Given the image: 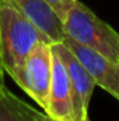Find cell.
Masks as SVG:
<instances>
[{"mask_svg": "<svg viewBox=\"0 0 119 121\" xmlns=\"http://www.w3.org/2000/svg\"><path fill=\"white\" fill-rule=\"evenodd\" d=\"M4 75H6V72H4V68H3V65L0 62V93L7 87L6 83H4Z\"/></svg>", "mask_w": 119, "mask_h": 121, "instance_id": "10", "label": "cell"}, {"mask_svg": "<svg viewBox=\"0 0 119 121\" xmlns=\"http://www.w3.org/2000/svg\"><path fill=\"white\" fill-rule=\"evenodd\" d=\"M51 45L52 51L59 56V59L63 62L67 70L70 94H71L73 121L88 120V106L94 87L97 86L95 80L63 41L53 42Z\"/></svg>", "mask_w": 119, "mask_h": 121, "instance_id": "4", "label": "cell"}, {"mask_svg": "<svg viewBox=\"0 0 119 121\" xmlns=\"http://www.w3.org/2000/svg\"><path fill=\"white\" fill-rule=\"evenodd\" d=\"M45 1L55 10V13L59 16V18L62 20L66 16V13L69 11V9L74 4L76 0H45Z\"/></svg>", "mask_w": 119, "mask_h": 121, "instance_id": "9", "label": "cell"}, {"mask_svg": "<svg viewBox=\"0 0 119 121\" xmlns=\"http://www.w3.org/2000/svg\"><path fill=\"white\" fill-rule=\"evenodd\" d=\"M63 42L83 63L95 80V85L119 100V62L109 59L95 49L88 48L66 35L63 37Z\"/></svg>", "mask_w": 119, "mask_h": 121, "instance_id": "5", "label": "cell"}, {"mask_svg": "<svg viewBox=\"0 0 119 121\" xmlns=\"http://www.w3.org/2000/svg\"><path fill=\"white\" fill-rule=\"evenodd\" d=\"M36 113L8 87L0 93V121H36Z\"/></svg>", "mask_w": 119, "mask_h": 121, "instance_id": "8", "label": "cell"}, {"mask_svg": "<svg viewBox=\"0 0 119 121\" xmlns=\"http://www.w3.org/2000/svg\"><path fill=\"white\" fill-rule=\"evenodd\" d=\"M36 121H56V120H53L52 117H49L46 113L38 111V113H36Z\"/></svg>", "mask_w": 119, "mask_h": 121, "instance_id": "11", "label": "cell"}, {"mask_svg": "<svg viewBox=\"0 0 119 121\" xmlns=\"http://www.w3.org/2000/svg\"><path fill=\"white\" fill-rule=\"evenodd\" d=\"M20 9L49 42L63 41L64 32L59 16L45 0H7Z\"/></svg>", "mask_w": 119, "mask_h": 121, "instance_id": "7", "label": "cell"}, {"mask_svg": "<svg viewBox=\"0 0 119 121\" xmlns=\"http://www.w3.org/2000/svg\"><path fill=\"white\" fill-rule=\"evenodd\" d=\"M66 37L119 62V32L102 21L88 7L76 0L62 18Z\"/></svg>", "mask_w": 119, "mask_h": 121, "instance_id": "2", "label": "cell"}, {"mask_svg": "<svg viewBox=\"0 0 119 121\" xmlns=\"http://www.w3.org/2000/svg\"><path fill=\"white\" fill-rule=\"evenodd\" d=\"M52 45L46 41H39L27 55L20 69L11 76V79L44 110L48 104V93L52 80Z\"/></svg>", "mask_w": 119, "mask_h": 121, "instance_id": "3", "label": "cell"}, {"mask_svg": "<svg viewBox=\"0 0 119 121\" xmlns=\"http://www.w3.org/2000/svg\"><path fill=\"white\" fill-rule=\"evenodd\" d=\"M39 41L46 39L30 18L10 1L0 0V62L10 78Z\"/></svg>", "mask_w": 119, "mask_h": 121, "instance_id": "1", "label": "cell"}, {"mask_svg": "<svg viewBox=\"0 0 119 121\" xmlns=\"http://www.w3.org/2000/svg\"><path fill=\"white\" fill-rule=\"evenodd\" d=\"M86 121H90V120H86Z\"/></svg>", "mask_w": 119, "mask_h": 121, "instance_id": "12", "label": "cell"}, {"mask_svg": "<svg viewBox=\"0 0 119 121\" xmlns=\"http://www.w3.org/2000/svg\"><path fill=\"white\" fill-rule=\"evenodd\" d=\"M44 111L56 121H73L71 94L67 70L55 52L52 66V80L48 93V104Z\"/></svg>", "mask_w": 119, "mask_h": 121, "instance_id": "6", "label": "cell"}]
</instances>
